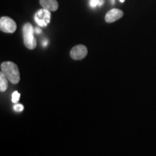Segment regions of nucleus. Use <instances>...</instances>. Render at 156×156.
Returning <instances> with one entry per match:
<instances>
[{
    "label": "nucleus",
    "mask_w": 156,
    "mask_h": 156,
    "mask_svg": "<svg viewBox=\"0 0 156 156\" xmlns=\"http://www.w3.org/2000/svg\"><path fill=\"white\" fill-rule=\"evenodd\" d=\"M20 97V94L17 91H15L12 95V101L14 103H17L19 101Z\"/></svg>",
    "instance_id": "nucleus-9"
},
{
    "label": "nucleus",
    "mask_w": 156,
    "mask_h": 156,
    "mask_svg": "<svg viewBox=\"0 0 156 156\" xmlns=\"http://www.w3.org/2000/svg\"><path fill=\"white\" fill-rule=\"evenodd\" d=\"M123 15H124V12H123L122 10L116 8L112 9L106 13V17H105V20L108 23H114L115 21L122 18Z\"/></svg>",
    "instance_id": "nucleus-6"
},
{
    "label": "nucleus",
    "mask_w": 156,
    "mask_h": 156,
    "mask_svg": "<svg viewBox=\"0 0 156 156\" xmlns=\"http://www.w3.org/2000/svg\"><path fill=\"white\" fill-rule=\"evenodd\" d=\"M35 20L39 26L46 27L51 21V11L41 9L35 14Z\"/></svg>",
    "instance_id": "nucleus-4"
},
{
    "label": "nucleus",
    "mask_w": 156,
    "mask_h": 156,
    "mask_svg": "<svg viewBox=\"0 0 156 156\" xmlns=\"http://www.w3.org/2000/svg\"><path fill=\"white\" fill-rule=\"evenodd\" d=\"M114 2H115V1H114V0H112V4H113V5H114Z\"/></svg>",
    "instance_id": "nucleus-15"
},
{
    "label": "nucleus",
    "mask_w": 156,
    "mask_h": 156,
    "mask_svg": "<svg viewBox=\"0 0 156 156\" xmlns=\"http://www.w3.org/2000/svg\"><path fill=\"white\" fill-rule=\"evenodd\" d=\"M103 2H104V0H100V1H99V4H98V5L100 6H102L103 5Z\"/></svg>",
    "instance_id": "nucleus-13"
},
{
    "label": "nucleus",
    "mask_w": 156,
    "mask_h": 156,
    "mask_svg": "<svg viewBox=\"0 0 156 156\" xmlns=\"http://www.w3.org/2000/svg\"><path fill=\"white\" fill-rule=\"evenodd\" d=\"M119 1H120L122 3H123V2H124V1H125V0H119Z\"/></svg>",
    "instance_id": "nucleus-14"
},
{
    "label": "nucleus",
    "mask_w": 156,
    "mask_h": 156,
    "mask_svg": "<svg viewBox=\"0 0 156 156\" xmlns=\"http://www.w3.org/2000/svg\"><path fill=\"white\" fill-rule=\"evenodd\" d=\"M36 32L37 33V34H41L42 33V31H41V30L40 28H36Z\"/></svg>",
    "instance_id": "nucleus-12"
},
{
    "label": "nucleus",
    "mask_w": 156,
    "mask_h": 156,
    "mask_svg": "<svg viewBox=\"0 0 156 156\" xmlns=\"http://www.w3.org/2000/svg\"><path fill=\"white\" fill-rule=\"evenodd\" d=\"M99 1L100 0H90V5L91 7H95L97 5H98Z\"/></svg>",
    "instance_id": "nucleus-11"
},
{
    "label": "nucleus",
    "mask_w": 156,
    "mask_h": 156,
    "mask_svg": "<svg viewBox=\"0 0 156 156\" xmlns=\"http://www.w3.org/2000/svg\"><path fill=\"white\" fill-rule=\"evenodd\" d=\"M14 109L16 112H22L23 109H24V106L22 104H16L14 106Z\"/></svg>",
    "instance_id": "nucleus-10"
},
{
    "label": "nucleus",
    "mask_w": 156,
    "mask_h": 156,
    "mask_svg": "<svg viewBox=\"0 0 156 156\" xmlns=\"http://www.w3.org/2000/svg\"><path fill=\"white\" fill-rule=\"evenodd\" d=\"M1 72H2L7 80L13 84L19 83L20 75L18 67L12 62H5L1 64Z\"/></svg>",
    "instance_id": "nucleus-1"
},
{
    "label": "nucleus",
    "mask_w": 156,
    "mask_h": 156,
    "mask_svg": "<svg viewBox=\"0 0 156 156\" xmlns=\"http://www.w3.org/2000/svg\"><path fill=\"white\" fill-rule=\"evenodd\" d=\"M17 29L16 23L9 17H2L0 18V30L4 33L12 34Z\"/></svg>",
    "instance_id": "nucleus-3"
},
{
    "label": "nucleus",
    "mask_w": 156,
    "mask_h": 156,
    "mask_svg": "<svg viewBox=\"0 0 156 156\" xmlns=\"http://www.w3.org/2000/svg\"><path fill=\"white\" fill-rule=\"evenodd\" d=\"M23 35L24 44L28 49H34L37 46L36 39L34 37V29L30 23H26L23 26Z\"/></svg>",
    "instance_id": "nucleus-2"
},
{
    "label": "nucleus",
    "mask_w": 156,
    "mask_h": 156,
    "mask_svg": "<svg viewBox=\"0 0 156 156\" xmlns=\"http://www.w3.org/2000/svg\"><path fill=\"white\" fill-rule=\"evenodd\" d=\"M87 48L84 45L80 44L74 46L70 51V56L75 60L83 59L87 56Z\"/></svg>",
    "instance_id": "nucleus-5"
},
{
    "label": "nucleus",
    "mask_w": 156,
    "mask_h": 156,
    "mask_svg": "<svg viewBox=\"0 0 156 156\" xmlns=\"http://www.w3.org/2000/svg\"><path fill=\"white\" fill-rule=\"evenodd\" d=\"M39 2L43 8L48 11H56L58 7V2L56 0H40Z\"/></svg>",
    "instance_id": "nucleus-7"
},
{
    "label": "nucleus",
    "mask_w": 156,
    "mask_h": 156,
    "mask_svg": "<svg viewBox=\"0 0 156 156\" xmlns=\"http://www.w3.org/2000/svg\"><path fill=\"white\" fill-rule=\"evenodd\" d=\"M8 87V80L5 77L2 72L0 73V90L1 92H5Z\"/></svg>",
    "instance_id": "nucleus-8"
}]
</instances>
